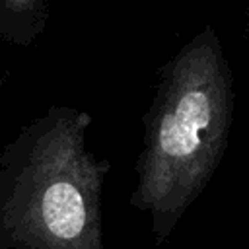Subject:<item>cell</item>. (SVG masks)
Listing matches in <instances>:
<instances>
[{"label": "cell", "instance_id": "cell-1", "mask_svg": "<svg viewBox=\"0 0 249 249\" xmlns=\"http://www.w3.org/2000/svg\"><path fill=\"white\" fill-rule=\"evenodd\" d=\"M235 88L220 35L204 25L158 70L142 115L130 204L150 216L156 245L214 179L228 150Z\"/></svg>", "mask_w": 249, "mask_h": 249}, {"label": "cell", "instance_id": "cell-2", "mask_svg": "<svg viewBox=\"0 0 249 249\" xmlns=\"http://www.w3.org/2000/svg\"><path fill=\"white\" fill-rule=\"evenodd\" d=\"M91 121L49 105L0 148V249H105L111 161L88 148Z\"/></svg>", "mask_w": 249, "mask_h": 249}, {"label": "cell", "instance_id": "cell-3", "mask_svg": "<svg viewBox=\"0 0 249 249\" xmlns=\"http://www.w3.org/2000/svg\"><path fill=\"white\" fill-rule=\"evenodd\" d=\"M51 0H0V39L31 47L47 29Z\"/></svg>", "mask_w": 249, "mask_h": 249}, {"label": "cell", "instance_id": "cell-4", "mask_svg": "<svg viewBox=\"0 0 249 249\" xmlns=\"http://www.w3.org/2000/svg\"><path fill=\"white\" fill-rule=\"evenodd\" d=\"M247 16H249V0H247Z\"/></svg>", "mask_w": 249, "mask_h": 249}, {"label": "cell", "instance_id": "cell-5", "mask_svg": "<svg viewBox=\"0 0 249 249\" xmlns=\"http://www.w3.org/2000/svg\"><path fill=\"white\" fill-rule=\"evenodd\" d=\"M2 82H4V78H0V86H2Z\"/></svg>", "mask_w": 249, "mask_h": 249}]
</instances>
